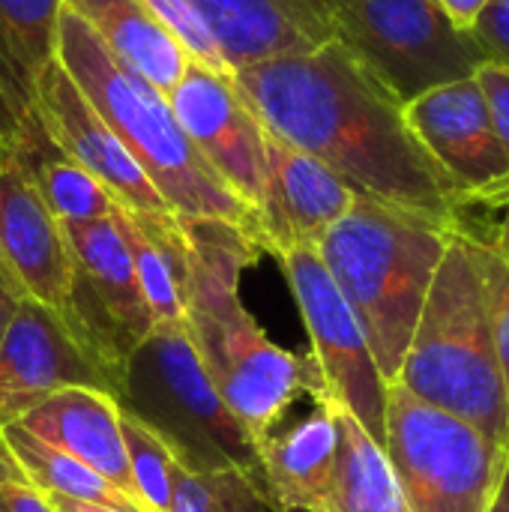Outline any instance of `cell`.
I'll return each mask as SVG.
<instances>
[{
  "label": "cell",
  "mask_w": 509,
  "mask_h": 512,
  "mask_svg": "<svg viewBox=\"0 0 509 512\" xmlns=\"http://www.w3.org/2000/svg\"><path fill=\"white\" fill-rule=\"evenodd\" d=\"M261 126L336 171L357 195L465 231V198L435 165L399 102L336 39L231 72Z\"/></svg>",
  "instance_id": "1"
},
{
  "label": "cell",
  "mask_w": 509,
  "mask_h": 512,
  "mask_svg": "<svg viewBox=\"0 0 509 512\" xmlns=\"http://www.w3.org/2000/svg\"><path fill=\"white\" fill-rule=\"evenodd\" d=\"M183 231V327L213 387L258 441L303 396L327 399L321 369L309 354L279 348L240 300V279L264 249L228 222L180 219Z\"/></svg>",
  "instance_id": "2"
},
{
  "label": "cell",
  "mask_w": 509,
  "mask_h": 512,
  "mask_svg": "<svg viewBox=\"0 0 509 512\" xmlns=\"http://www.w3.org/2000/svg\"><path fill=\"white\" fill-rule=\"evenodd\" d=\"M54 57L132 153L177 219H216L255 237L252 207H246L204 162L180 129L168 96L126 69L69 6L57 15Z\"/></svg>",
  "instance_id": "3"
},
{
  "label": "cell",
  "mask_w": 509,
  "mask_h": 512,
  "mask_svg": "<svg viewBox=\"0 0 509 512\" xmlns=\"http://www.w3.org/2000/svg\"><path fill=\"white\" fill-rule=\"evenodd\" d=\"M456 231L357 195L315 246L354 309L375 363L396 384L432 279Z\"/></svg>",
  "instance_id": "4"
},
{
  "label": "cell",
  "mask_w": 509,
  "mask_h": 512,
  "mask_svg": "<svg viewBox=\"0 0 509 512\" xmlns=\"http://www.w3.org/2000/svg\"><path fill=\"white\" fill-rule=\"evenodd\" d=\"M396 384L509 447L507 384L465 231H456L444 252Z\"/></svg>",
  "instance_id": "5"
},
{
  "label": "cell",
  "mask_w": 509,
  "mask_h": 512,
  "mask_svg": "<svg viewBox=\"0 0 509 512\" xmlns=\"http://www.w3.org/2000/svg\"><path fill=\"white\" fill-rule=\"evenodd\" d=\"M114 399L153 429L183 468H234L267 495L258 441L213 387L183 324L150 330L129 354Z\"/></svg>",
  "instance_id": "6"
},
{
  "label": "cell",
  "mask_w": 509,
  "mask_h": 512,
  "mask_svg": "<svg viewBox=\"0 0 509 512\" xmlns=\"http://www.w3.org/2000/svg\"><path fill=\"white\" fill-rule=\"evenodd\" d=\"M381 447L411 512H486L509 462V447L399 384L387 387Z\"/></svg>",
  "instance_id": "7"
},
{
  "label": "cell",
  "mask_w": 509,
  "mask_h": 512,
  "mask_svg": "<svg viewBox=\"0 0 509 512\" xmlns=\"http://www.w3.org/2000/svg\"><path fill=\"white\" fill-rule=\"evenodd\" d=\"M333 39L399 102L471 78L483 60L435 0H318Z\"/></svg>",
  "instance_id": "8"
},
{
  "label": "cell",
  "mask_w": 509,
  "mask_h": 512,
  "mask_svg": "<svg viewBox=\"0 0 509 512\" xmlns=\"http://www.w3.org/2000/svg\"><path fill=\"white\" fill-rule=\"evenodd\" d=\"M276 261L285 270V279L309 330L312 357L327 384V399L342 405L375 444H384L390 384L375 363V354L354 309L342 297L315 246H294L276 255Z\"/></svg>",
  "instance_id": "9"
},
{
  "label": "cell",
  "mask_w": 509,
  "mask_h": 512,
  "mask_svg": "<svg viewBox=\"0 0 509 512\" xmlns=\"http://www.w3.org/2000/svg\"><path fill=\"white\" fill-rule=\"evenodd\" d=\"M63 237L75 267L66 318L123 375L129 354L150 336L153 318L141 297L117 210L105 219L63 225Z\"/></svg>",
  "instance_id": "10"
},
{
  "label": "cell",
  "mask_w": 509,
  "mask_h": 512,
  "mask_svg": "<svg viewBox=\"0 0 509 512\" xmlns=\"http://www.w3.org/2000/svg\"><path fill=\"white\" fill-rule=\"evenodd\" d=\"M75 387L117 396L120 375L66 315L24 297L0 345V429Z\"/></svg>",
  "instance_id": "11"
},
{
  "label": "cell",
  "mask_w": 509,
  "mask_h": 512,
  "mask_svg": "<svg viewBox=\"0 0 509 512\" xmlns=\"http://www.w3.org/2000/svg\"><path fill=\"white\" fill-rule=\"evenodd\" d=\"M405 120L468 207L507 204L509 156L474 75L414 96Z\"/></svg>",
  "instance_id": "12"
},
{
  "label": "cell",
  "mask_w": 509,
  "mask_h": 512,
  "mask_svg": "<svg viewBox=\"0 0 509 512\" xmlns=\"http://www.w3.org/2000/svg\"><path fill=\"white\" fill-rule=\"evenodd\" d=\"M168 105L216 177L255 213L267 171V129L234 87L231 72L189 63Z\"/></svg>",
  "instance_id": "13"
},
{
  "label": "cell",
  "mask_w": 509,
  "mask_h": 512,
  "mask_svg": "<svg viewBox=\"0 0 509 512\" xmlns=\"http://www.w3.org/2000/svg\"><path fill=\"white\" fill-rule=\"evenodd\" d=\"M33 108L48 138L84 171H90L108 195L132 216H174L156 186L147 180L132 153L120 144L111 126L99 117L81 87L54 57L39 81Z\"/></svg>",
  "instance_id": "14"
},
{
  "label": "cell",
  "mask_w": 509,
  "mask_h": 512,
  "mask_svg": "<svg viewBox=\"0 0 509 512\" xmlns=\"http://www.w3.org/2000/svg\"><path fill=\"white\" fill-rule=\"evenodd\" d=\"M354 201L357 192L336 171L267 132V171L255 207V237L264 252L318 246Z\"/></svg>",
  "instance_id": "15"
},
{
  "label": "cell",
  "mask_w": 509,
  "mask_h": 512,
  "mask_svg": "<svg viewBox=\"0 0 509 512\" xmlns=\"http://www.w3.org/2000/svg\"><path fill=\"white\" fill-rule=\"evenodd\" d=\"M0 258L27 297L69 312L75 267L63 225L9 150H0Z\"/></svg>",
  "instance_id": "16"
},
{
  "label": "cell",
  "mask_w": 509,
  "mask_h": 512,
  "mask_svg": "<svg viewBox=\"0 0 509 512\" xmlns=\"http://www.w3.org/2000/svg\"><path fill=\"white\" fill-rule=\"evenodd\" d=\"M231 72L333 42L318 0H186Z\"/></svg>",
  "instance_id": "17"
},
{
  "label": "cell",
  "mask_w": 509,
  "mask_h": 512,
  "mask_svg": "<svg viewBox=\"0 0 509 512\" xmlns=\"http://www.w3.org/2000/svg\"><path fill=\"white\" fill-rule=\"evenodd\" d=\"M18 423L36 438L48 441L51 447L69 453L72 459L96 471L138 510L147 512L132 483L129 456L120 432V405L111 393L87 387L63 390L39 402Z\"/></svg>",
  "instance_id": "18"
},
{
  "label": "cell",
  "mask_w": 509,
  "mask_h": 512,
  "mask_svg": "<svg viewBox=\"0 0 509 512\" xmlns=\"http://www.w3.org/2000/svg\"><path fill=\"white\" fill-rule=\"evenodd\" d=\"M267 501L276 512H330L339 477L336 402L321 399L315 411L282 435L261 441Z\"/></svg>",
  "instance_id": "19"
},
{
  "label": "cell",
  "mask_w": 509,
  "mask_h": 512,
  "mask_svg": "<svg viewBox=\"0 0 509 512\" xmlns=\"http://www.w3.org/2000/svg\"><path fill=\"white\" fill-rule=\"evenodd\" d=\"M63 0H0V147L33 114L36 81L54 60Z\"/></svg>",
  "instance_id": "20"
},
{
  "label": "cell",
  "mask_w": 509,
  "mask_h": 512,
  "mask_svg": "<svg viewBox=\"0 0 509 512\" xmlns=\"http://www.w3.org/2000/svg\"><path fill=\"white\" fill-rule=\"evenodd\" d=\"M102 45L159 93H171L189 69V54L144 0H63Z\"/></svg>",
  "instance_id": "21"
},
{
  "label": "cell",
  "mask_w": 509,
  "mask_h": 512,
  "mask_svg": "<svg viewBox=\"0 0 509 512\" xmlns=\"http://www.w3.org/2000/svg\"><path fill=\"white\" fill-rule=\"evenodd\" d=\"M0 150H9L18 159V165L24 168V174L36 186L39 198L48 204V210L54 213V219L60 225L105 219L120 207L90 171H84L78 162H72L48 138L36 108L24 120L18 135Z\"/></svg>",
  "instance_id": "22"
},
{
  "label": "cell",
  "mask_w": 509,
  "mask_h": 512,
  "mask_svg": "<svg viewBox=\"0 0 509 512\" xmlns=\"http://www.w3.org/2000/svg\"><path fill=\"white\" fill-rule=\"evenodd\" d=\"M339 417V477L330 512H411L396 474L363 426L336 405Z\"/></svg>",
  "instance_id": "23"
},
{
  "label": "cell",
  "mask_w": 509,
  "mask_h": 512,
  "mask_svg": "<svg viewBox=\"0 0 509 512\" xmlns=\"http://www.w3.org/2000/svg\"><path fill=\"white\" fill-rule=\"evenodd\" d=\"M0 441L9 450V456L15 459V465L24 471V477L42 495L60 498V501H78V504H102V507H117V510H138L126 495H120L96 471H90L87 465H81L69 453L51 447L48 441L36 438L21 423L3 426Z\"/></svg>",
  "instance_id": "24"
},
{
  "label": "cell",
  "mask_w": 509,
  "mask_h": 512,
  "mask_svg": "<svg viewBox=\"0 0 509 512\" xmlns=\"http://www.w3.org/2000/svg\"><path fill=\"white\" fill-rule=\"evenodd\" d=\"M267 495L234 468L189 471L177 462L168 512H270Z\"/></svg>",
  "instance_id": "25"
},
{
  "label": "cell",
  "mask_w": 509,
  "mask_h": 512,
  "mask_svg": "<svg viewBox=\"0 0 509 512\" xmlns=\"http://www.w3.org/2000/svg\"><path fill=\"white\" fill-rule=\"evenodd\" d=\"M120 432L129 456L132 483L138 492V501L147 512H168L171 489H174V468L177 459L168 450V444L147 429L138 417L120 408Z\"/></svg>",
  "instance_id": "26"
},
{
  "label": "cell",
  "mask_w": 509,
  "mask_h": 512,
  "mask_svg": "<svg viewBox=\"0 0 509 512\" xmlns=\"http://www.w3.org/2000/svg\"><path fill=\"white\" fill-rule=\"evenodd\" d=\"M465 237H468V249L477 261L480 279H483L489 330H492V342H495V354L501 363L509 399V264L492 249V243L480 240L471 231H465Z\"/></svg>",
  "instance_id": "27"
},
{
  "label": "cell",
  "mask_w": 509,
  "mask_h": 512,
  "mask_svg": "<svg viewBox=\"0 0 509 512\" xmlns=\"http://www.w3.org/2000/svg\"><path fill=\"white\" fill-rule=\"evenodd\" d=\"M150 6V12L174 33V39L183 45V51L189 54L192 63L216 69V72H231L213 42V36L207 33V27L201 24V18L192 12V6L186 0H144Z\"/></svg>",
  "instance_id": "28"
},
{
  "label": "cell",
  "mask_w": 509,
  "mask_h": 512,
  "mask_svg": "<svg viewBox=\"0 0 509 512\" xmlns=\"http://www.w3.org/2000/svg\"><path fill=\"white\" fill-rule=\"evenodd\" d=\"M0 512H57L48 495H42L24 471L15 465L0 441Z\"/></svg>",
  "instance_id": "29"
},
{
  "label": "cell",
  "mask_w": 509,
  "mask_h": 512,
  "mask_svg": "<svg viewBox=\"0 0 509 512\" xmlns=\"http://www.w3.org/2000/svg\"><path fill=\"white\" fill-rule=\"evenodd\" d=\"M471 39L486 63L509 69V0H489L471 27Z\"/></svg>",
  "instance_id": "30"
},
{
  "label": "cell",
  "mask_w": 509,
  "mask_h": 512,
  "mask_svg": "<svg viewBox=\"0 0 509 512\" xmlns=\"http://www.w3.org/2000/svg\"><path fill=\"white\" fill-rule=\"evenodd\" d=\"M474 78L480 84V93H483L486 108L492 114L495 132H498L509 156V69L498 66V63H480Z\"/></svg>",
  "instance_id": "31"
},
{
  "label": "cell",
  "mask_w": 509,
  "mask_h": 512,
  "mask_svg": "<svg viewBox=\"0 0 509 512\" xmlns=\"http://www.w3.org/2000/svg\"><path fill=\"white\" fill-rule=\"evenodd\" d=\"M24 297H27V294H24L21 282L12 276V270H9L6 261L0 258V345H3V336H6V330H9V321H12V315H15V309H18V303H21Z\"/></svg>",
  "instance_id": "32"
},
{
  "label": "cell",
  "mask_w": 509,
  "mask_h": 512,
  "mask_svg": "<svg viewBox=\"0 0 509 512\" xmlns=\"http://www.w3.org/2000/svg\"><path fill=\"white\" fill-rule=\"evenodd\" d=\"M435 3L444 9V15H447L459 30L471 33L474 21L480 18V12L486 9L489 0H435Z\"/></svg>",
  "instance_id": "33"
},
{
  "label": "cell",
  "mask_w": 509,
  "mask_h": 512,
  "mask_svg": "<svg viewBox=\"0 0 509 512\" xmlns=\"http://www.w3.org/2000/svg\"><path fill=\"white\" fill-rule=\"evenodd\" d=\"M57 512H138V510H117V507H102V504H78V501H60L48 498Z\"/></svg>",
  "instance_id": "34"
},
{
  "label": "cell",
  "mask_w": 509,
  "mask_h": 512,
  "mask_svg": "<svg viewBox=\"0 0 509 512\" xmlns=\"http://www.w3.org/2000/svg\"><path fill=\"white\" fill-rule=\"evenodd\" d=\"M486 512H509V462L507 471H504V480H501V486H498V492H495V498H492Z\"/></svg>",
  "instance_id": "35"
},
{
  "label": "cell",
  "mask_w": 509,
  "mask_h": 512,
  "mask_svg": "<svg viewBox=\"0 0 509 512\" xmlns=\"http://www.w3.org/2000/svg\"><path fill=\"white\" fill-rule=\"evenodd\" d=\"M492 249L504 258L509 264V201H507V216H504V222H501V228H498V237L492 240Z\"/></svg>",
  "instance_id": "36"
}]
</instances>
